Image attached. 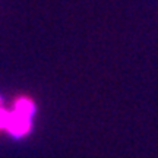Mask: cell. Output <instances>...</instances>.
Returning a JSON list of instances; mask_svg holds the SVG:
<instances>
[{
  "label": "cell",
  "mask_w": 158,
  "mask_h": 158,
  "mask_svg": "<svg viewBox=\"0 0 158 158\" xmlns=\"http://www.w3.org/2000/svg\"><path fill=\"white\" fill-rule=\"evenodd\" d=\"M12 110H15V111L19 114L32 117L35 113V104L29 97H19V98H16V101L13 104V108H12Z\"/></svg>",
  "instance_id": "cell-2"
},
{
  "label": "cell",
  "mask_w": 158,
  "mask_h": 158,
  "mask_svg": "<svg viewBox=\"0 0 158 158\" xmlns=\"http://www.w3.org/2000/svg\"><path fill=\"white\" fill-rule=\"evenodd\" d=\"M31 118L28 116H23V114L16 113L15 110L10 111V118H9V123L6 127V132L13 138H22V136L28 135L31 132Z\"/></svg>",
  "instance_id": "cell-1"
}]
</instances>
